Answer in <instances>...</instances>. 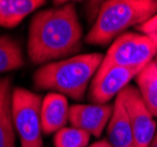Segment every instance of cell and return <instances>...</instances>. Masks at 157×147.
Returning a JSON list of instances; mask_svg holds the SVG:
<instances>
[{
    "instance_id": "obj_1",
    "label": "cell",
    "mask_w": 157,
    "mask_h": 147,
    "mask_svg": "<svg viewBox=\"0 0 157 147\" xmlns=\"http://www.w3.org/2000/svg\"><path fill=\"white\" fill-rule=\"evenodd\" d=\"M83 28L73 4L36 13L29 28L27 54L33 64L45 65L76 54L82 48Z\"/></svg>"
},
{
    "instance_id": "obj_2",
    "label": "cell",
    "mask_w": 157,
    "mask_h": 147,
    "mask_svg": "<svg viewBox=\"0 0 157 147\" xmlns=\"http://www.w3.org/2000/svg\"><path fill=\"white\" fill-rule=\"evenodd\" d=\"M103 58L101 53H89L45 64L33 74L34 87L82 100Z\"/></svg>"
},
{
    "instance_id": "obj_3",
    "label": "cell",
    "mask_w": 157,
    "mask_h": 147,
    "mask_svg": "<svg viewBox=\"0 0 157 147\" xmlns=\"http://www.w3.org/2000/svg\"><path fill=\"white\" fill-rule=\"evenodd\" d=\"M157 14L155 0H109L104 1L99 14L85 37L89 45H108L124 32L140 26Z\"/></svg>"
},
{
    "instance_id": "obj_4",
    "label": "cell",
    "mask_w": 157,
    "mask_h": 147,
    "mask_svg": "<svg viewBox=\"0 0 157 147\" xmlns=\"http://www.w3.org/2000/svg\"><path fill=\"white\" fill-rule=\"evenodd\" d=\"M41 102L43 99L37 93L23 87L13 90V125L20 139V147H43Z\"/></svg>"
},
{
    "instance_id": "obj_5",
    "label": "cell",
    "mask_w": 157,
    "mask_h": 147,
    "mask_svg": "<svg viewBox=\"0 0 157 147\" xmlns=\"http://www.w3.org/2000/svg\"><path fill=\"white\" fill-rule=\"evenodd\" d=\"M157 55V45L142 33H124L111 44L101 68L111 66L143 70Z\"/></svg>"
},
{
    "instance_id": "obj_6",
    "label": "cell",
    "mask_w": 157,
    "mask_h": 147,
    "mask_svg": "<svg viewBox=\"0 0 157 147\" xmlns=\"http://www.w3.org/2000/svg\"><path fill=\"white\" fill-rule=\"evenodd\" d=\"M124 102L137 147H149L156 134V121L142 98L138 88L126 86L118 94Z\"/></svg>"
},
{
    "instance_id": "obj_7",
    "label": "cell",
    "mask_w": 157,
    "mask_h": 147,
    "mask_svg": "<svg viewBox=\"0 0 157 147\" xmlns=\"http://www.w3.org/2000/svg\"><path fill=\"white\" fill-rule=\"evenodd\" d=\"M142 70L111 66L97 71L90 85V100L104 105L117 97Z\"/></svg>"
},
{
    "instance_id": "obj_8",
    "label": "cell",
    "mask_w": 157,
    "mask_h": 147,
    "mask_svg": "<svg viewBox=\"0 0 157 147\" xmlns=\"http://www.w3.org/2000/svg\"><path fill=\"white\" fill-rule=\"evenodd\" d=\"M113 112L109 104L98 105H72L69 112V121L73 127L87 132L90 135L101 137L108 126Z\"/></svg>"
},
{
    "instance_id": "obj_9",
    "label": "cell",
    "mask_w": 157,
    "mask_h": 147,
    "mask_svg": "<svg viewBox=\"0 0 157 147\" xmlns=\"http://www.w3.org/2000/svg\"><path fill=\"white\" fill-rule=\"evenodd\" d=\"M69 102L66 97L59 93L46 94L41 102V128L43 133L52 134L60 131L69 121Z\"/></svg>"
},
{
    "instance_id": "obj_10",
    "label": "cell",
    "mask_w": 157,
    "mask_h": 147,
    "mask_svg": "<svg viewBox=\"0 0 157 147\" xmlns=\"http://www.w3.org/2000/svg\"><path fill=\"white\" fill-rule=\"evenodd\" d=\"M108 138L112 147H137L132 127L122 98H115L113 112L108 124Z\"/></svg>"
},
{
    "instance_id": "obj_11",
    "label": "cell",
    "mask_w": 157,
    "mask_h": 147,
    "mask_svg": "<svg viewBox=\"0 0 157 147\" xmlns=\"http://www.w3.org/2000/svg\"><path fill=\"white\" fill-rule=\"evenodd\" d=\"M12 97V79L0 78V147H16Z\"/></svg>"
},
{
    "instance_id": "obj_12",
    "label": "cell",
    "mask_w": 157,
    "mask_h": 147,
    "mask_svg": "<svg viewBox=\"0 0 157 147\" xmlns=\"http://www.w3.org/2000/svg\"><path fill=\"white\" fill-rule=\"evenodd\" d=\"M44 4V0H0V26L16 27Z\"/></svg>"
},
{
    "instance_id": "obj_13",
    "label": "cell",
    "mask_w": 157,
    "mask_h": 147,
    "mask_svg": "<svg viewBox=\"0 0 157 147\" xmlns=\"http://www.w3.org/2000/svg\"><path fill=\"white\" fill-rule=\"evenodd\" d=\"M138 91L151 114L157 116V65L149 62L135 78Z\"/></svg>"
},
{
    "instance_id": "obj_14",
    "label": "cell",
    "mask_w": 157,
    "mask_h": 147,
    "mask_svg": "<svg viewBox=\"0 0 157 147\" xmlns=\"http://www.w3.org/2000/svg\"><path fill=\"white\" fill-rule=\"evenodd\" d=\"M24 60L21 46L16 39L8 35L0 37V73L23 67Z\"/></svg>"
},
{
    "instance_id": "obj_15",
    "label": "cell",
    "mask_w": 157,
    "mask_h": 147,
    "mask_svg": "<svg viewBox=\"0 0 157 147\" xmlns=\"http://www.w3.org/2000/svg\"><path fill=\"white\" fill-rule=\"evenodd\" d=\"M90 134L77 127H64L55 134V147H87Z\"/></svg>"
},
{
    "instance_id": "obj_16",
    "label": "cell",
    "mask_w": 157,
    "mask_h": 147,
    "mask_svg": "<svg viewBox=\"0 0 157 147\" xmlns=\"http://www.w3.org/2000/svg\"><path fill=\"white\" fill-rule=\"evenodd\" d=\"M137 30L142 32V34L147 35L157 45V14L150 18L148 21L137 26Z\"/></svg>"
},
{
    "instance_id": "obj_17",
    "label": "cell",
    "mask_w": 157,
    "mask_h": 147,
    "mask_svg": "<svg viewBox=\"0 0 157 147\" xmlns=\"http://www.w3.org/2000/svg\"><path fill=\"white\" fill-rule=\"evenodd\" d=\"M103 2L104 1H85V2H83L87 20H89V23H92V25L94 24L97 17L99 14Z\"/></svg>"
},
{
    "instance_id": "obj_18",
    "label": "cell",
    "mask_w": 157,
    "mask_h": 147,
    "mask_svg": "<svg viewBox=\"0 0 157 147\" xmlns=\"http://www.w3.org/2000/svg\"><path fill=\"white\" fill-rule=\"evenodd\" d=\"M87 147H112L110 142H109V140H99V141H97V142H94L92 145H89Z\"/></svg>"
},
{
    "instance_id": "obj_19",
    "label": "cell",
    "mask_w": 157,
    "mask_h": 147,
    "mask_svg": "<svg viewBox=\"0 0 157 147\" xmlns=\"http://www.w3.org/2000/svg\"><path fill=\"white\" fill-rule=\"evenodd\" d=\"M149 147H157V131H156V134H155V137H154V139L151 141V144H150Z\"/></svg>"
},
{
    "instance_id": "obj_20",
    "label": "cell",
    "mask_w": 157,
    "mask_h": 147,
    "mask_svg": "<svg viewBox=\"0 0 157 147\" xmlns=\"http://www.w3.org/2000/svg\"><path fill=\"white\" fill-rule=\"evenodd\" d=\"M155 62H156V65H157V55H156V60H155Z\"/></svg>"
}]
</instances>
